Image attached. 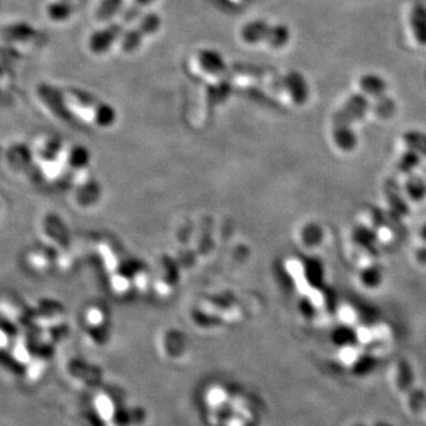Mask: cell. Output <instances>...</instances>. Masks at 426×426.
<instances>
[{
  "label": "cell",
  "mask_w": 426,
  "mask_h": 426,
  "mask_svg": "<svg viewBox=\"0 0 426 426\" xmlns=\"http://www.w3.org/2000/svg\"><path fill=\"white\" fill-rule=\"evenodd\" d=\"M368 102L365 97L359 95L350 99L345 107L334 117L333 137L335 144L342 151H352L357 146V137L352 125L354 121L360 120L366 114Z\"/></svg>",
  "instance_id": "cell-1"
},
{
  "label": "cell",
  "mask_w": 426,
  "mask_h": 426,
  "mask_svg": "<svg viewBox=\"0 0 426 426\" xmlns=\"http://www.w3.org/2000/svg\"><path fill=\"white\" fill-rule=\"evenodd\" d=\"M241 37L248 44L266 43L271 48L280 49L288 44L290 31L286 25H273L258 19L246 23L241 28Z\"/></svg>",
  "instance_id": "cell-2"
},
{
  "label": "cell",
  "mask_w": 426,
  "mask_h": 426,
  "mask_svg": "<svg viewBox=\"0 0 426 426\" xmlns=\"http://www.w3.org/2000/svg\"><path fill=\"white\" fill-rule=\"evenodd\" d=\"M161 26V18L157 13H147L135 28L125 33L121 40V50L126 53H134L146 36L157 33Z\"/></svg>",
  "instance_id": "cell-3"
},
{
  "label": "cell",
  "mask_w": 426,
  "mask_h": 426,
  "mask_svg": "<svg viewBox=\"0 0 426 426\" xmlns=\"http://www.w3.org/2000/svg\"><path fill=\"white\" fill-rule=\"evenodd\" d=\"M122 33H123V26L119 23H113L105 28L97 30L89 37V50L95 55L107 53L109 49L112 48V45L117 42V38H120Z\"/></svg>",
  "instance_id": "cell-4"
},
{
  "label": "cell",
  "mask_w": 426,
  "mask_h": 426,
  "mask_svg": "<svg viewBox=\"0 0 426 426\" xmlns=\"http://www.w3.org/2000/svg\"><path fill=\"white\" fill-rule=\"evenodd\" d=\"M273 85L288 92L298 105L305 103L309 96V88L306 78L298 71H289L284 76L278 78V82H273Z\"/></svg>",
  "instance_id": "cell-5"
},
{
  "label": "cell",
  "mask_w": 426,
  "mask_h": 426,
  "mask_svg": "<svg viewBox=\"0 0 426 426\" xmlns=\"http://www.w3.org/2000/svg\"><path fill=\"white\" fill-rule=\"evenodd\" d=\"M198 62L206 73L213 76H225L229 70L224 57L213 49H203L198 53Z\"/></svg>",
  "instance_id": "cell-6"
},
{
  "label": "cell",
  "mask_w": 426,
  "mask_h": 426,
  "mask_svg": "<svg viewBox=\"0 0 426 426\" xmlns=\"http://www.w3.org/2000/svg\"><path fill=\"white\" fill-rule=\"evenodd\" d=\"M74 12H75V6L71 0H53L51 3H49L45 8L46 17L57 24L65 23L67 20L70 19Z\"/></svg>",
  "instance_id": "cell-7"
},
{
  "label": "cell",
  "mask_w": 426,
  "mask_h": 426,
  "mask_svg": "<svg viewBox=\"0 0 426 426\" xmlns=\"http://www.w3.org/2000/svg\"><path fill=\"white\" fill-rule=\"evenodd\" d=\"M123 6V0H102L97 6L96 19L99 22H108L120 12Z\"/></svg>",
  "instance_id": "cell-8"
},
{
  "label": "cell",
  "mask_w": 426,
  "mask_h": 426,
  "mask_svg": "<svg viewBox=\"0 0 426 426\" xmlns=\"http://www.w3.org/2000/svg\"><path fill=\"white\" fill-rule=\"evenodd\" d=\"M385 192H386L387 199L390 201L391 206L393 207V210H395L399 214H407L409 213V207L402 201V196L399 194L398 189H397V186L393 181H387Z\"/></svg>",
  "instance_id": "cell-9"
},
{
  "label": "cell",
  "mask_w": 426,
  "mask_h": 426,
  "mask_svg": "<svg viewBox=\"0 0 426 426\" xmlns=\"http://www.w3.org/2000/svg\"><path fill=\"white\" fill-rule=\"evenodd\" d=\"M407 191L414 201H422L426 196V184L422 178L412 176L407 179Z\"/></svg>",
  "instance_id": "cell-10"
},
{
  "label": "cell",
  "mask_w": 426,
  "mask_h": 426,
  "mask_svg": "<svg viewBox=\"0 0 426 426\" xmlns=\"http://www.w3.org/2000/svg\"><path fill=\"white\" fill-rule=\"evenodd\" d=\"M361 87L366 93L375 95V96H382L385 92V88H386L384 80L379 77L374 76V75L364 77L361 80Z\"/></svg>",
  "instance_id": "cell-11"
},
{
  "label": "cell",
  "mask_w": 426,
  "mask_h": 426,
  "mask_svg": "<svg viewBox=\"0 0 426 426\" xmlns=\"http://www.w3.org/2000/svg\"><path fill=\"white\" fill-rule=\"evenodd\" d=\"M233 69H235L237 73L255 77L264 76L266 74L273 71V69L269 68V67L249 65V63H237V65H235Z\"/></svg>",
  "instance_id": "cell-12"
},
{
  "label": "cell",
  "mask_w": 426,
  "mask_h": 426,
  "mask_svg": "<svg viewBox=\"0 0 426 426\" xmlns=\"http://www.w3.org/2000/svg\"><path fill=\"white\" fill-rule=\"evenodd\" d=\"M33 28L25 24H16L12 26H8L5 30V37L8 40H30L31 33H33Z\"/></svg>",
  "instance_id": "cell-13"
},
{
  "label": "cell",
  "mask_w": 426,
  "mask_h": 426,
  "mask_svg": "<svg viewBox=\"0 0 426 426\" xmlns=\"http://www.w3.org/2000/svg\"><path fill=\"white\" fill-rule=\"evenodd\" d=\"M154 0H134L133 4L130 5L122 16V22L123 24H129L134 20L137 19V16L140 15L142 8H145L146 6H148L149 4H152Z\"/></svg>",
  "instance_id": "cell-14"
},
{
  "label": "cell",
  "mask_w": 426,
  "mask_h": 426,
  "mask_svg": "<svg viewBox=\"0 0 426 426\" xmlns=\"http://www.w3.org/2000/svg\"><path fill=\"white\" fill-rule=\"evenodd\" d=\"M419 157L418 153L414 151V149H411L407 153H405V155L400 159L399 161V169H400V172L402 173H410L411 171L416 167V166L418 165Z\"/></svg>",
  "instance_id": "cell-15"
},
{
  "label": "cell",
  "mask_w": 426,
  "mask_h": 426,
  "mask_svg": "<svg viewBox=\"0 0 426 426\" xmlns=\"http://www.w3.org/2000/svg\"><path fill=\"white\" fill-rule=\"evenodd\" d=\"M361 278L362 282L365 283V286L373 288V287H377L379 283H380L382 273H380V270L377 269V268L370 266V268H367V269L362 273Z\"/></svg>",
  "instance_id": "cell-16"
},
{
  "label": "cell",
  "mask_w": 426,
  "mask_h": 426,
  "mask_svg": "<svg viewBox=\"0 0 426 426\" xmlns=\"http://www.w3.org/2000/svg\"><path fill=\"white\" fill-rule=\"evenodd\" d=\"M407 144L417 153L426 154V137L417 133L409 134L407 135Z\"/></svg>",
  "instance_id": "cell-17"
},
{
  "label": "cell",
  "mask_w": 426,
  "mask_h": 426,
  "mask_svg": "<svg viewBox=\"0 0 426 426\" xmlns=\"http://www.w3.org/2000/svg\"><path fill=\"white\" fill-rule=\"evenodd\" d=\"M416 259L420 264H426V246L425 248H422V249H419L417 253H416Z\"/></svg>",
  "instance_id": "cell-18"
},
{
  "label": "cell",
  "mask_w": 426,
  "mask_h": 426,
  "mask_svg": "<svg viewBox=\"0 0 426 426\" xmlns=\"http://www.w3.org/2000/svg\"><path fill=\"white\" fill-rule=\"evenodd\" d=\"M420 237L426 241V225L423 226L422 230H420Z\"/></svg>",
  "instance_id": "cell-19"
}]
</instances>
